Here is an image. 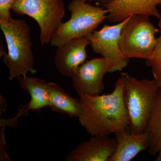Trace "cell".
Wrapping results in <instances>:
<instances>
[{"mask_svg": "<svg viewBox=\"0 0 161 161\" xmlns=\"http://www.w3.org/2000/svg\"><path fill=\"white\" fill-rule=\"evenodd\" d=\"M81 113L79 124L92 136H109L128 130L129 119L123 99V80L121 77L111 93L80 96Z\"/></svg>", "mask_w": 161, "mask_h": 161, "instance_id": "cell-1", "label": "cell"}, {"mask_svg": "<svg viewBox=\"0 0 161 161\" xmlns=\"http://www.w3.org/2000/svg\"><path fill=\"white\" fill-rule=\"evenodd\" d=\"M123 80V99L131 133H142L147 129L159 88L154 79H137L126 73Z\"/></svg>", "mask_w": 161, "mask_h": 161, "instance_id": "cell-2", "label": "cell"}, {"mask_svg": "<svg viewBox=\"0 0 161 161\" xmlns=\"http://www.w3.org/2000/svg\"><path fill=\"white\" fill-rule=\"evenodd\" d=\"M0 28L8 48L3 60L9 69V80L26 77L29 72L35 74L30 28L27 23L13 19L8 22L0 20Z\"/></svg>", "mask_w": 161, "mask_h": 161, "instance_id": "cell-3", "label": "cell"}, {"mask_svg": "<svg viewBox=\"0 0 161 161\" xmlns=\"http://www.w3.org/2000/svg\"><path fill=\"white\" fill-rule=\"evenodd\" d=\"M68 9L70 19L55 32L50 43L52 46L58 47L71 40L87 37L107 19L108 13L103 6H93L85 0H73Z\"/></svg>", "mask_w": 161, "mask_h": 161, "instance_id": "cell-4", "label": "cell"}, {"mask_svg": "<svg viewBox=\"0 0 161 161\" xmlns=\"http://www.w3.org/2000/svg\"><path fill=\"white\" fill-rule=\"evenodd\" d=\"M145 15H133L126 19L121 31L119 47L123 55L131 58L147 60L152 56L159 29Z\"/></svg>", "mask_w": 161, "mask_h": 161, "instance_id": "cell-5", "label": "cell"}, {"mask_svg": "<svg viewBox=\"0 0 161 161\" xmlns=\"http://www.w3.org/2000/svg\"><path fill=\"white\" fill-rule=\"evenodd\" d=\"M11 9L17 14L27 15L40 26L42 46L50 43L65 15L63 0H16Z\"/></svg>", "mask_w": 161, "mask_h": 161, "instance_id": "cell-6", "label": "cell"}, {"mask_svg": "<svg viewBox=\"0 0 161 161\" xmlns=\"http://www.w3.org/2000/svg\"><path fill=\"white\" fill-rule=\"evenodd\" d=\"M126 19L112 26L104 25L101 29L94 31L87 37L94 53L108 61V73L121 71L128 66L130 61L124 57L119 47L121 31Z\"/></svg>", "mask_w": 161, "mask_h": 161, "instance_id": "cell-7", "label": "cell"}, {"mask_svg": "<svg viewBox=\"0 0 161 161\" xmlns=\"http://www.w3.org/2000/svg\"><path fill=\"white\" fill-rule=\"evenodd\" d=\"M109 67L108 61L102 57L81 64L71 78L73 87L79 96L101 94L104 89V76Z\"/></svg>", "mask_w": 161, "mask_h": 161, "instance_id": "cell-8", "label": "cell"}, {"mask_svg": "<svg viewBox=\"0 0 161 161\" xmlns=\"http://www.w3.org/2000/svg\"><path fill=\"white\" fill-rule=\"evenodd\" d=\"M89 45L88 38L83 37L58 47L54 59L55 67L58 71L65 77L72 78L79 66L86 61V47Z\"/></svg>", "mask_w": 161, "mask_h": 161, "instance_id": "cell-9", "label": "cell"}, {"mask_svg": "<svg viewBox=\"0 0 161 161\" xmlns=\"http://www.w3.org/2000/svg\"><path fill=\"white\" fill-rule=\"evenodd\" d=\"M161 0H116L102 5L108 11L107 19L111 23H120L133 15L142 14L159 19L158 6Z\"/></svg>", "mask_w": 161, "mask_h": 161, "instance_id": "cell-10", "label": "cell"}, {"mask_svg": "<svg viewBox=\"0 0 161 161\" xmlns=\"http://www.w3.org/2000/svg\"><path fill=\"white\" fill-rule=\"evenodd\" d=\"M115 139L109 136H92L72 150L67 161H108L115 152Z\"/></svg>", "mask_w": 161, "mask_h": 161, "instance_id": "cell-11", "label": "cell"}, {"mask_svg": "<svg viewBox=\"0 0 161 161\" xmlns=\"http://www.w3.org/2000/svg\"><path fill=\"white\" fill-rule=\"evenodd\" d=\"M115 135L116 149L108 161H131L149 148V136L147 130L135 134L127 130Z\"/></svg>", "mask_w": 161, "mask_h": 161, "instance_id": "cell-12", "label": "cell"}, {"mask_svg": "<svg viewBox=\"0 0 161 161\" xmlns=\"http://www.w3.org/2000/svg\"><path fill=\"white\" fill-rule=\"evenodd\" d=\"M48 91L51 109L71 118L79 117L82 111L80 98H73L54 82L48 83Z\"/></svg>", "mask_w": 161, "mask_h": 161, "instance_id": "cell-13", "label": "cell"}, {"mask_svg": "<svg viewBox=\"0 0 161 161\" xmlns=\"http://www.w3.org/2000/svg\"><path fill=\"white\" fill-rule=\"evenodd\" d=\"M20 87L31 96L27 104L31 111H40L49 105L48 83L40 78L19 76L16 78Z\"/></svg>", "mask_w": 161, "mask_h": 161, "instance_id": "cell-14", "label": "cell"}, {"mask_svg": "<svg viewBox=\"0 0 161 161\" xmlns=\"http://www.w3.org/2000/svg\"><path fill=\"white\" fill-rule=\"evenodd\" d=\"M146 130L149 136L148 153L155 155L161 151V87L158 92Z\"/></svg>", "mask_w": 161, "mask_h": 161, "instance_id": "cell-15", "label": "cell"}, {"mask_svg": "<svg viewBox=\"0 0 161 161\" xmlns=\"http://www.w3.org/2000/svg\"><path fill=\"white\" fill-rule=\"evenodd\" d=\"M160 35L157 38L154 51L150 58L146 60V64L151 69L153 79L159 88L161 87V14L159 19Z\"/></svg>", "mask_w": 161, "mask_h": 161, "instance_id": "cell-16", "label": "cell"}, {"mask_svg": "<svg viewBox=\"0 0 161 161\" xmlns=\"http://www.w3.org/2000/svg\"><path fill=\"white\" fill-rule=\"evenodd\" d=\"M16 0H0V20L10 21L12 19L10 10Z\"/></svg>", "mask_w": 161, "mask_h": 161, "instance_id": "cell-17", "label": "cell"}, {"mask_svg": "<svg viewBox=\"0 0 161 161\" xmlns=\"http://www.w3.org/2000/svg\"><path fill=\"white\" fill-rule=\"evenodd\" d=\"M5 127H2L0 133L1 139V150H0V159L1 161H11L9 156L6 154L5 149L6 146L5 134L4 133Z\"/></svg>", "mask_w": 161, "mask_h": 161, "instance_id": "cell-18", "label": "cell"}, {"mask_svg": "<svg viewBox=\"0 0 161 161\" xmlns=\"http://www.w3.org/2000/svg\"><path fill=\"white\" fill-rule=\"evenodd\" d=\"M87 2H95L101 3L102 5H106V4H110V3L116 1V0H85Z\"/></svg>", "mask_w": 161, "mask_h": 161, "instance_id": "cell-19", "label": "cell"}, {"mask_svg": "<svg viewBox=\"0 0 161 161\" xmlns=\"http://www.w3.org/2000/svg\"><path fill=\"white\" fill-rule=\"evenodd\" d=\"M158 157L156 158L155 161H161V151H160L158 153Z\"/></svg>", "mask_w": 161, "mask_h": 161, "instance_id": "cell-20", "label": "cell"}]
</instances>
